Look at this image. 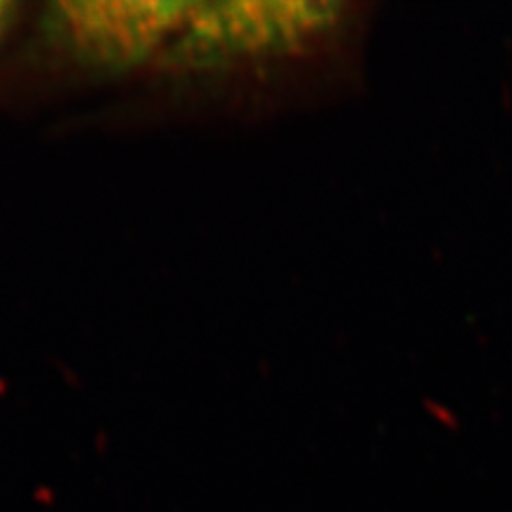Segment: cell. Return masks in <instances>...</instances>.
<instances>
[{
    "instance_id": "1",
    "label": "cell",
    "mask_w": 512,
    "mask_h": 512,
    "mask_svg": "<svg viewBox=\"0 0 512 512\" xmlns=\"http://www.w3.org/2000/svg\"><path fill=\"white\" fill-rule=\"evenodd\" d=\"M15 13H18V5L0 0V39H3L5 32L11 28V24L15 20Z\"/></svg>"
}]
</instances>
